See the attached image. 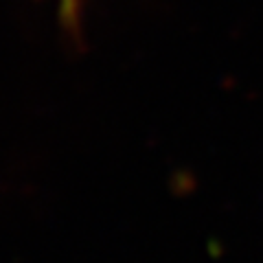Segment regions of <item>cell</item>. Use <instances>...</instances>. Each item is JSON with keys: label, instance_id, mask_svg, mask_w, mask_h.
Returning <instances> with one entry per match:
<instances>
[{"label": "cell", "instance_id": "cell-1", "mask_svg": "<svg viewBox=\"0 0 263 263\" xmlns=\"http://www.w3.org/2000/svg\"><path fill=\"white\" fill-rule=\"evenodd\" d=\"M62 3H64V7H66V9H68V11L75 9V0H62Z\"/></svg>", "mask_w": 263, "mask_h": 263}]
</instances>
